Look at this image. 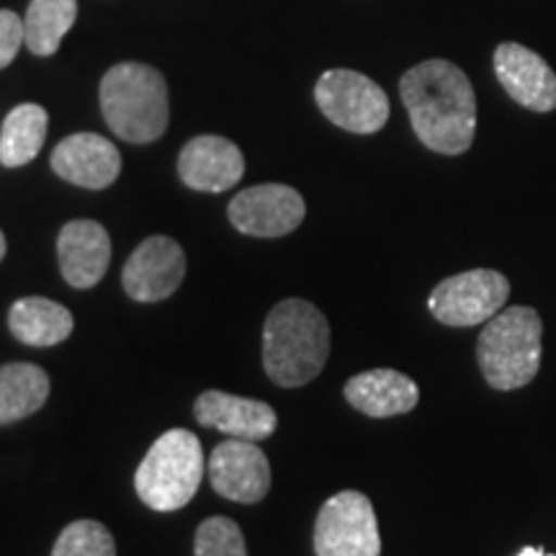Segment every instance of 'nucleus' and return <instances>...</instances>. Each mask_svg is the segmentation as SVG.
I'll return each mask as SVG.
<instances>
[{"mask_svg": "<svg viewBox=\"0 0 556 556\" xmlns=\"http://www.w3.org/2000/svg\"><path fill=\"white\" fill-rule=\"evenodd\" d=\"M417 139L441 155H462L477 131V96L462 67L448 60H426L400 80Z\"/></svg>", "mask_w": 556, "mask_h": 556, "instance_id": "f257e3e1", "label": "nucleus"}, {"mask_svg": "<svg viewBox=\"0 0 556 556\" xmlns=\"http://www.w3.org/2000/svg\"><path fill=\"white\" fill-rule=\"evenodd\" d=\"M330 356V325L307 299H283L263 328V366L278 387H304Z\"/></svg>", "mask_w": 556, "mask_h": 556, "instance_id": "f03ea898", "label": "nucleus"}, {"mask_svg": "<svg viewBox=\"0 0 556 556\" xmlns=\"http://www.w3.org/2000/svg\"><path fill=\"white\" fill-rule=\"evenodd\" d=\"M101 111L116 137L135 144L155 142L168 129V83L155 67L122 62L103 75Z\"/></svg>", "mask_w": 556, "mask_h": 556, "instance_id": "7ed1b4c3", "label": "nucleus"}, {"mask_svg": "<svg viewBox=\"0 0 556 556\" xmlns=\"http://www.w3.org/2000/svg\"><path fill=\"white\" fill-rule=\"evenodd\" d=\"M544 323L531 307H507L486 319L477 343L482 377L492 389L513 392L531 384L541 368Z\"/></svg>", "mask_w": 556, "mask_h": 556, "instance_id": "20e7f679", "label": "nucleus"}, {"mask_svg": "<svg viewBox=\"0 0 556 556\" xmlns=\"http://www.w3.org/2000/svg\"><path fill=\"white\" fill-rule=\"evenodd\" d=\"M204 479V448L191 430L173 428L152 443L135 475V490L157 513L186 507Z\"/></svg>", "mask_w": 556, "mask_h": 556, "instance_id": "39448f33", "label": "nucleus"}, {"mask_svg": "<svg viewBox=\"0 0 556 556\" xmlns=\"http://www.w3.org/2000/svg\"><path fill=\"white\" fill-rule=\"evenodd\" d=\"M507 296H510V281L500 270L475 268L443 278L430 291L428 309L438 323L448 328H475L495 317L505 307Z\"/></svg>", "mask_w": 556, "mask_h": 556, "instance_id": "423d86ee", "label": "nucleus"}, {"mask_svg": "<svg viewBox=\"0 0 556 556\" xmlns=\"http://www.w3.org/2000/svg\"><path fill=\"white\" fill-rule=\"evenodd\" d=\"M315 101L336 127L353 135H374L389 119L384 88L356 70H328L317 80Z\"/></svg>", "mask_w": 556, "mask_h": 556, "instance_id": "0eeeda50", "label": "nucleus"}, {"mask_svg": "<svg viewBox=\"0 0 556 556\" xmlns=\"http://www.w3.org/2000/svg\"><path fill=\"white\" fill-rule=\"evenodd\" d=\"M317 556H381L377 513L364 492L345 490L319 507L315 523Z\"/></svg>", "mask_w": 556, "mask_h": 556, "instance_id": "6e6552de", "label": "nucleus"}, {"mask_svg": "<svg viewBox=\"0 0 556 556\" xmlns=\"http://www.w3.org/2000/svg\"><path fill=\"white\" fill-rule=\"evenodd\" d=\"M307 217L302 193L283 184H263L229 201V222L250 238H283Z\"/></svg>", "mask_w": 556, "mask_h": 556, "instance_id": "1a4fd4ad", "label": "nucleus"}, {"mask_svg": "<svg viewBox=\"0 0 556 556\" xmlns=\"http://www.w3.org/2000/svg\"><path fill=\"white\" fill-rule=\"evenodd\" d=\"M186 276V255L176 240L155 235L124 263L122 283L135 302H163L176 294Z\"/></svg>", "mask_w": 556, "mask_h": 556, "instance_id": "9d476101", "label": "nucleus"}, {"mask_svg": "<svg viewBox=\"0 0 556 556\" xmlns=\"http://www.w3.org/2000/svg\"><path fill=\"white\" fill-rule=\"evenodd\" d=\"M208 482L217 495L232 503H261L270 490L268 458L255 441L232 438L219 443L208 458Z\"/></svg>", "mask_w": 556, "mask_h": 556, "instance_id": "9b49d317", "label": "nucleus"}, {"mask_svg": "<svg viewBox=\"0 0 556 556\" xmlns=\"http://www.w3.org/2000/svg\"><path fill=\"white\" fill-rule=\"evenodd\" d=\"M495 73L505 93L523 109L539 114L556 109V73L541 54L505 41L495 50Z\"/></svg>", "mask_w": 556, "mask_h": 556, "instance_id": "f8f14e48", "label": "nucleus"}, {"mask_svg": "<svg viewBox=\"0 0 556 556\" xmlns=\"http://www.w3.org/2000/svg\"><path fill=\"white\" fill-rule=\"evenodd\" d=\"M52 170L67 184L101 191L122 173V155L114 142L93 131L70 135L52 152Z\"/></svg>", "mask_w": 556, "mask_h": 556, "instance_id": "ddd939ff", "label": "nucleus"}, {"mask_svg": "<svg viewBox=\"0 0 556 556\" xmlns=\"http://www.w3.org/2000/svg\"><path fill=\"white\" fill-rule=\"evenodd\" d=\"M178 176L193 191L222 193L238 186L245 176V157L229 139L201 135L180 150Z\"/></svg>", "mask_w": 556, "mask_h": 556, "instance_id": "4468645a", "label": "nucleus"}, {"mask_svg": "<svg viewBox=\"0 0 556 556\" xmlns=\"http://www.w3.org/2000/svg\"><path fill=\"white\" fill-rule=\"evenodd\" d=\"M58 258L70 287H96L106 276L111 263V238L106 227L93 219L67 222L58 238Z\"/></svg>", "mask_w": 556, "mask_h": 556, "instance_id": "2eb2a0df", "label": "nucleus"}, {"mask_svg": "<svg viewBox=\"0 0 556 556\" xmlns=\"http://www.w3.org/2000/svg\"><path fill=\"white\" fill-rule=\"evenodd\" d=\"M193 415L201 426L217 428L232 438H242V441H263V438L274 435L278 426L276 409L266 402L238 397V394L219 392V389L199 394Z\"/></svg>", "mask_w": 556, "mask_h": 556, "instance_id": "dca6fc26", "label": "nucleus"}, {"mask_svg": "<svg viewBox=\"0 0 556 556\" xmlns=\"http://www.w3.org/2000/svg\"><path fill=\"white\" fill-rule=\"evenodd\" d=\"M345 400L368 417H394L417 407L420 389L407 374L394 368H374L348 381Z\"/></svg>", "mask_w": 556, "mask_h": 556, "instance_id": "f3484780", "label": "nucleus"}, {"mask_svg": "<svg viewBox=\"0 0 556 556\" xmlns=\"http://www.w3.org/2000/svg\"><path fill=\"white\" fill-rule=\"evenodd\" d=\"M9 328L24 345L50 348L67 340L75 323L65 304L45 296H24L9 312Z\"/></svg>", "mask_w": 556, "mask_h": 556, "instance_id": "a211bd4d", "label": "nucleus"}, {"mask_svg": "<svg viewBox=\"0 0 556 556\" xmlns=\"http://www.w3.org/2000/svg\"><path fill=\"white\" fill-rule=\"evenodd\" d=\"M50 397V377L34 364L0 366V426L24 420Z\"/></svg>", "mask_w": 556, "mask_h": 556, "instance_id": "6ab92c4d", "label": "nucleus"}, {"mask_svg": "<svg viewBox=\"0 0 556 556\" xmlns=\"http://www.w3.org/2000/svg\"><path fill=\"white\" fill-rule=\"evenodd\" d=\"M47 109L39 103H21L5 116L0 129V163L5 168H21L39 155L47 139Z\"/></svg>", "mask_w": 556, "mask_h": 556, "instance_id": "aec40b11", "label": "nucleus"}, {"mask_svg": "<svg viewBox=\"0 0 556 556\" xmlns=\"http://www.w3.org/2000/svg\"><path fill=\"white\" fill-rule=\"evenodd\" d=\"M78 18L75 0H31L24 16V45L37 58H50L60 50L62 37Z\"/></svg>", "mask_w": 556, "mask_h": 556, "instance_id": "412c9836", "label": "nucleus"}, {"mask_svg": "<svg viewBox=\"0 0 556 556\" xmlns=\"http://www.w3.org/2000/svg\"><path fill=\"white\" fill-rule=\"evenodd\" d=\"M52 556H116V541L99 520H75L62 528Z\"/></svg>", "mask_w": 556, "mask_h": 556, "instance_id": "4be33fe9", "label": "nucleus"}, {"mask_svg": "<svg viewBox=\"0 0 556 556\" xmlns=\"http://www.w3.org/2000/svg\"><path fill=\"white\" fill-rule=\"evenodd\" d=\"M193 554L197 556H248L245 536L240 526L225 516L206 518L197 528L193 539Z\"/></svg>", "mask_w": 556, "mask_h": 556, "instance_id": "5701e85b", "label": "nucleus"}, {"mask_svg": "<svg viewBox=\"0 0 556 556\" xmlns=\"http://www.w3.org/2000/svg\"><path fill=\"white\" fill-rule=\"evenodd\" d=\"M24 45V18L13 11H0V70L9 67Z\"/></svg>", "mask_w": 556, "mask_h": 556, "instance_id": "b1692460", "label": "nucleus"}, {"mask_svg": "<svg viewBox=\"0 0 556 556\" xmlns=\"http://www.w3.org/2000/svg\"><path fill=\"white\" fill-rule=\"evenodd\" d=\"M518 556H554V554H546L544 548H539V546H526Z\"/></svg>", "mask_w": 556, "mask_h": 556, "instance_id": "393cba45", "label": "nucleus"}, {"mask_svg": "<svg viewBox=\"0 0 556 556\" xmlns=\"http://www.w3.org/2000/svg\"><path fill=\"white\" fill-rule=\"evenodd\" d=\"M3 255H5V238L3 232H0V261H3Z\"/></svg>", "mask_w": 556, "mask_h": 556, "instance_id": "a878e982", "label": "nucleus"}]
</instances>
